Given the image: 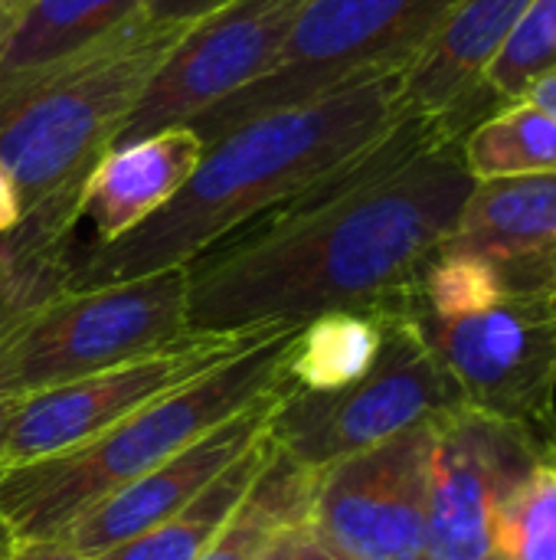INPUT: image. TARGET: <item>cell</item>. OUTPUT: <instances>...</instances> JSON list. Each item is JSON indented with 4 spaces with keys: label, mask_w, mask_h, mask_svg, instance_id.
Instances as JSON below:
<instances>
[{
    "label": "cell",
    "mask_w": 556,
    "mask_h": 560,
    "mask_svg": "<svg viewBox=\"0 0 556 560\" xmlns=\"http://www.w3.org/2000/svg\"><path fill=\"white\" fill-rule=\"evenodd\" d=\"M282 328L288 325H262L242 331H187L98 374L23 397L7 427L0 469L26 466L72 450L131 417L144 404L239 358Z\"/></svg>",
    "instance_id": "ba28073f"
},
{
    "label": "cell",
    "mask_w": 556,
    "mask_h": 560,
    "mask_svg": "<svg viewBox=\"0 0 556 560\" xmlns=\"http://www.w3.org/2000/svg\"><path fill=\"white\" fill-rule=\"evenodd\" d=\"M203 151L206 144L187 125L108 148L82 187V217L95 230V246L121 240L167 207L197 171Z\"/></svg>",
    "instance_id": "9a60e30c"
},
{
    "label": "cell",
    "mask_w": 556,
    "mask_h": 560,
    "mask_svg": "<svg viewBox=\"0 0 556 560\" xmlns=\"http://www.w3.org/2000/svg\"><path fill=\"white\" fill-rule=\"evenodd\" d=\"M279 387L275 394L256 400L242 413L229 417L216 430L193 440L187 450L174 453L131 486L118 489L95 509H88L66 535L62 541L82 560L98 558L134 535L161 525L164 518L177 515L184 505H190L216 476H223L239 456H246L262 436H269L275 407L282 400Z\"/></svg>",
    "instance_id": "4fadbf2b"
},
{
    "label": "cell",
    "mask_w": 556,
    "mask_h": 560,
    "mask_svg": "<svg viewBox=\"0 0 556 560\" xmlns=\"http://www.w3.org/2000/svg\"><path fill=\"white\" fill-rule=\"evenodd\" d=\"M187 26H154L138 16L75 59L0 92V171L23 213L82 203L92 167Z\"/></svg>",
    "instance_id": "277c9868"
},
{
    "label": "cell",
    "mask_w": 556,
    "mask_h": 560,
    "mask_svg": "<svg viewBox=\"0 0 556 560\" xmlns=\"http://www.w3.org/2000/svg\"><path fill=\"white\" fill-rule=\"evenodd\" d=\"M288 325L203 377L144 404L56 456L0 469V532L10 545L62 538L88 509L131 486L203 433L285 387Z\"/></svg>",
    "instance_id": "3957f363"
},
{
    "label": "cell",
    "mask_w": 556,
    "mask_h": 560,
    "mask_svg": "<svg viewBox=\"0 0 556 560\" xmlns=\"http://www.w3.org/2000/svg\"><path fill=\"white\" fill-rule=\"evenodd\" d=\"M551 459H554V463H556V450H554V453H551Z\"/></svg>",
    "instance_id": "d6a6232c"
},
{
    "label": "cell",
    "mask_w": 556,
    "mask_h": 560,
    "mask_svg": "<svg viewBox=\"0 0 556 560\" xmlns=\"http://www.w3.org/2000/svg\"><path fill=\"white\" fill-rule=\"evenodd\" d=\"M442 246L488 259L556 256V174L475 180Z\"/></svg>",
    "instance_id": "e0dca14e"
},
{
    "label": "cell",
    "mask_w": 556,
    "mask_h": 560,
    "mask_svg": "<svg viewBox=\"0 0 556 560\" xmlns=\"http://www.w3.org/2000/svg\"><path fill=\"white\" fill-rule=\"evenodd\" d=\"M554 308H556V292H554Z\"/></svg>",
    "instance_id": "836d02e7"
},
{
    "label": "cell",
    "mask_w": 556,
    "mask_h": 560,
    "mask_svg": "<svg viewBox=\"0 0 556 560\" xmlns=\"http://www.w3.org/2000/svg\"><path fill=\"white\" fill-rule=\"evenodd\" d=\"M521 98L534 102L537 108H544V112L556 121V66L554 69H547L544 75H537V79L528 85V92H524Z\"/></svg>",
    "instance_id": "83f0119b"
},
{
    "label": "cell",
    "mask_w": 556,
    "mask_h": 560,
    "mask_svg": "<svg viewBox=\"0 0 556 560\" xmlns=\"http://www.w3.org/2000/svg\"><path fill=\"white\" fill-rule=\"evenodd\" d=\"M0 560H82L62 538L52 541H23V545H0Z\"/></svg>",
    "instance_id": "484cf974"
},
{
    "label": "cell",
    "mask_w": 556,
    "mask_h": 560,
    "mask_svg": "<svg viewBox=\"0 0 556 560\" xmlns=\"http://www.w3.org/2000/svg\"><path fill=\"white\" fill-rule=\"evenodd\" d=\"M141 7L144 0H26L0 36V92L105 43Z\"/></svg>",
    "instance_id": "2e32d148"
},
{
    "label": "cell",
    "mask_w": 556,
    "mask_h": 560,
    "mask_svg": "<svg viewBox=\"0 0 556 560\" xmlns=\"http://www.w3.org/2000/svg\"><path fill=\"white\" fill-rule=\"evenodd\" d=\"M187 269L98 289H66L20 318L0 345V381L13 400L98 374L187 335Z\"/></svg>",
    "instance_id": "8992f818"
},
{
    "label": "cell",
    "mask_w": 556,
    "mask_h": 560,
    "mask_svg": "<svg viewBox=\"0 0 556 560\" xmlns=\"http://www.w3.org/2000/svg\"><path fill=\"white\" fill-rule=\"evenodd\" d=\"M262 560H338L331 551H324L321 548V541L308 532V525L305 528H295V532H288V535H282L265 555Z\"/></svg>",
    "instance_id": "d4e9b609"
},
{
    "label": "cell",
    "mask_w": 556,
    "mask_h": 560,
    "mask_svg": "<svg viewBox=\"0 0 556 560\" xmlns=\"http://www.w3.org/2000/svg\"><path fill=\"white\" fill-rule=\"evenodd\" d=\"M0 36H3V3H0Z\"/></svg>",
    "instance_id": "4dcf8cb0"
},
{
    "label": "cell",
    "mask_w": 556,
    "mask_h": 560,
    "mask_svg": "<svg viewBox=\"0 0 556 560\" xmlns=\"http://www.w3.org/2000/svg\"><path fill=\"white\" fill-rule=\"evenodd\" d=\"M229 0H144L141 20L154 26H187L213 10H220Z\"/></svg>",
    "instance_id": "cb8c5ba5"
},
{
    "label": "cell",
    "mask_w": 556,
    "mask_h": 560,
    "mask_svg": "<svg viewBox=\"0 0 556 560\" xmlns=\"http://www.w3.org/2000/svg\"><path fill=\"white\" fill-rule=\"evenodd\" d=\"M459 141L442 118L406 112L351 167L187 262V328L403 305L475 187Z\"/></svg>",
    "instance_id": "6da1fadb"
},
{
    "label": "cell",
    "mask_w": 556,
    "mask_h": 560,
    "mask_svg": "<svg viewBox=\"0 0 556 560\" xmlns=\"http://www.w3.org/2000/svg\"><path fill=\"white\" fill-rule=\"evenodd\" d=\"M406 69L347 82L321 98L265 112L210 141L190 180L115 243L75 253L69 289H98L180 269L259 217L308 194L380 144L403 108Z\"/></svg>",
    "instance_id": "7a4b0ae2"
},
{
    "label": "cell",
    "mask_w": 556,
    "mask_h": 560,
    "mask_svg": "<svg viewBox=\"0 0 556 560\" xmlns=\"http://www.w3.org/2000/svg\"><path fill=\"white\" fill-rule=\"evenodd\" d=\"M0 3H3V26H7V20H10V16H13L26 0H0Z\"/></svg>",
    "instance_id": "f546056e"
},
{
    "label": "cell",
    "mask_w": 556,
    "mask_h": 560,
    "mask_svg": "<svg viewBox=\"0 0 556 560\" xmlns=\"http://www.w3.org/2000/svg\"><path fill=\"white\" fill-rule=\"evenodd\" d=\"M495 560H556V463L547 459L501 502Z\"/></svg>",
    "instance_id": "7402d4cb"
},
{
    "label": "cell",
    "mask_w": 556,
    "mask_h": 560,
    "mask_svg": "<svg viewBox=\"0 0 556 560\" xmlns=\"http://www.w3.org/2000/svg\"><path fill=\"white\" fill-rule=\"evenodd\" d=\"M275 443L272 433L262 436L246 456H239L223 476H216L190 505H184L177 515L164 518L161 525L134 535L131 541L98 555L92 560H200L203 551L213 545L233 509L246 499L265 463L272 459Z\"/></svg>",
    "instance_id": "d6986e66"
},
{
    "label": "cell",
    "mask_w": 556,
    "mask_h": 560,
    "mask_svg": "<svg viewBox=\"0 0 556 560\" xmlns=\"http://www.w3.org/2000/svg\"><path fill=\"white\" fill-rule=\"evenodd\" d=\"M26 312H33V308H10V305H0V345L7 341V335L20 325V318H23ZM16 407H20V400H13V397L7 394L3 381H0V450H3L7 427H10V417H13Z\"/></svg>",
    "instance_id": "4316f807"
},
{
    "label": "cell",
    "mask_w": 556,
    "mask_h": 560,
    "mask_svg": "<svg viewBox=\"0 0 556 560\" xmlns=\"http://www.w3.org/2000/svg\"><path fill=\"white\" fill-rule=\"evenodd\" d=\"M436 420L318 469L308 532L338 560H426Z\"/></svg>",
    "instance_id": "30bf717a"
},
{
    "label": "cell",
    "mask_w": 556,
    "mask_h": 560,
    "mask_svg": "<svg viewBox=\"0 0 556 560\" xmlns=\"http://www.w3.org/2000/svg\"><path fill=\"white\" fill-rule=\"evenodd\" d=\"M403 305L380 308L383 345L360 381L334 394H305L285 384L269 427L285 456L308 469H324L465 407L456 381Z\"/></svg>",
    "instance_id": "52a82bcc"
},
{
    "label": "cell",
    "mask_w": 556,
    "mask_h": 560,
    "mask_svg": "<svg viewBox=\"0 0 556 560\" xmlns=\"http://www.w3.org/2000/svg\"><path fill=\"white\" fill-rule=\"evenodd\" d=\"M459 151L475 180L556 174V121L534 102L514 98L475 121Z\"/></svg>",
    "instance_id": "44dd1931"
},
{
    "label": "cell",
    "mask_w": 556,
    "mask_h": 560,
    "mask_svg": "<svg viewBox=\"0 0 556 560\" xmlns=\"http://www.w3.org/2000/svg\"><path fill=\"white\" fill-rule=\"evenodd\" d=\"M534 0H459L403 75V108L465 135L488 115L482 79Z\"/></svg>",
    "instance_id": "5bb4252c"
},
{
    "label": "cell",
    "mask_w": 556,
    "mask_h": 560,
    "mask_svg": "<svg viewBox=\"0 0 556 560\" xmlns=\"http://www.w3.org/2000/svg\"><path fill=\"white\" fill-rule=\"evenodd\" d=\"M0 545H7V538H3V532H0Z\"/></svg>",
    "instance_id": "1f68e13d"
},
{
    "label": "cell",
    "mask_w": 556,
    "mask_h": 560,
    "mask_svg": "<svg viewBox=\"0 0 556 560\" xmlns=\"http://www.w3.org/2000/svg\"><path fill=\"white\" fill-rule=\"evenodd\" d=\"M315 486L318 469L295 463L275 446L272 459L200 560H262L282 535L308 525Z\"/></svg>",
    "instance_id": "ac0fdd59"
},
{
    "label": "cell",
    "mask_w": 556,
    "mask_h": 560,
    "mask_svg": "<svg viewBox=\"0 0 556 560\" xmlns=\"http://www.w3.org/2000/svg\"><path fill=\"white\" fill-rule=\"evenodd\" d=\"M551 459V446L521 427L459 407L436 420L429 456L426 560H495L501 502Z\"/></svg>",
    "instance_id": "7c38bea8"
},
{
    "label": "cell",
    "mask_w": 556,
    "mask_h": 560,
    "mask_svg": "<svg viewBox=\"0 0 556 560\" xmlns=\"http://www.w3.org/2000/svg\"><path fill=\"white\" fill-rule=\"evenodd\" d=\"M556 66V0H534L511 30L482 79L488 112L521 98L528 85Z\"/></svg>",
    "instance_id": "603a6c76"
},
{
    "label": "cell",
    "mask_w": 556,
    "mask_h": 560,
    "mask_svg": "<svg viewBox=\"0 0 556 560\" xmlns=\"http://www.w3.org/2000/svg\"><path fill=\"white\" fill-rule=\"evenodd\" d=\"M305 0H229L193 20L174 43L111 148L190 125L256 82L285 49Z\"/></svg>",
    "instance_id": "8fae6325"
},
{
    "label": "cell",
    "mask_w": 556,
    "mask_h": 560,
    "mask_svg": "<svg viewBox=\"0 0 556 560\" xmlns=\"http://www.w3.org/2000/svg\"><path fill=\"white\" fill-rule=\"evenodd\" d=\"M406 308V305H403ZM429 351L456 381L462 404L528 430L556 450L554 299H508L462 318L413 315Z\"/></svg>",
    "instance_id": "9c48e42d"
},
{
    "label": "cell",
    "mask_w": 556,
    "mask_h": 560,
    "mask_svg": "<svg viewBox=\"0 0 556 560\" xmlns=\"http://www.w3.org/2000/svg\"><path fill=\"white\" fill-rule=\"evenodd\" d=\"M459 0H305L279 59L187 128L203 144L298 102L321 98L347 82L410 69Z\"/></svg>",
    "instance_id": "5b68a950"
},
{
    "label": "cell",
    "mask_w": 556,
    "mask_h": 560,
    "mask_svg": "<svg viewBox=\"0 0 556 560\" xmlns=\"http://www.w3.org/2000/svg\"><path fill=\"white\" fill-rule=\"evenodd\" d=\"M20 217H23V210H20V197H16V190H13L10 177L0 171V236H3V233H10V230L20 223Z\"/></svg>",
    "instance_id": "f1b7e54d"
},
{
    "label": "cell",
    "mask_w": 556,
    "mask_h": 560,
    "mask_svg": "<svg viewBox=\"0 0 556 560\" xmlns=\"http://www.w3.org/2000/svg\"><path fill=\"white\" fill-rule=\"evenodd\" d=\"M383 345V312H328L305 322L288 345L285 384L305 394H334L360 381Z\"/></svg>",
    "instance_id": "ffe728a7"
}]
</instances>
